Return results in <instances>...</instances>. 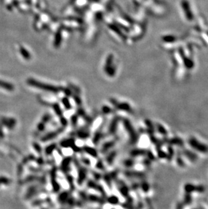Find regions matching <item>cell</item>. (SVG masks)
<instances>
[{"label":"cell","instance_id":"cell-2","mask_svg":"<svg viewBox=\"0 0 208 209\" xmlns=\"http://www.w3.org/2000/svg\"><path fill=\"white\" fill-rule=\"evenodd\" d=\"M0 87H1V88H4V89H7V90H9V91L13 90L14 89V87H13L12 85L9 84V83H8L2 81H0Z\"/></svg>","mask_w":208,"mask_h":209},{"label":"cell","instance_id":"cell-1","mask_svg":"<svg viewBox=\"0 0 208 209\" xmlns=\"http://www.w3.org/2000/svg\"><path fill=\"white\" fill-rule=\"evenodd\" d=\"M28 83H29L31 85H33V86H34L39 87V88H41V89H46V90H49L50 91H57L56 88H55V87H54L47 86V85L41 84V83H38L37 81H33V80L29 81H28Z\"/></svg>","mask_w":208,"mask_h":209},{"label":"cell","instance_id":"cell-3","mask_svg":"<svg viewBox=\"0 0 208 209\" xmlns=\"http://www.w3.org/2000/svg\"><path fill=\"white\" fill-rule=\"evenodd\" d=\"M20 52L22 53V55L24 57L26 58V59H27V58H29V55H28V53L26 52V51L24 49V48H20Z\"/></svg>","mask_w":208,"mask_h":209}]
</instances>
